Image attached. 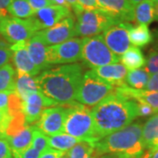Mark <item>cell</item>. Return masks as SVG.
<instances>
[{
    "label": "cell",
    "instance_id": "9a60e30c",
    "mask_svg": "<svg viewBox=\"0 0 158 158\" xmlns=\"http://www.w3.org/2000/svg\"><path fill=\"white\" fill-rule=\"evenodd\" d=\"M11 49L12 51V61L17 72L27 74L31 77L39 75L41 72L29 56L27 42L11 45Z\"/></svg>",
    "mask_w": 158,
    "mask_h": 158
},
{
    "label": "cell",
    "instance_id": "ab89813d",
    "mask_svg": "<svg viewBox=\"0 0 158 158\" xmlns=\"http://www.w3.org/2000/svg\"><path fill=\"white\" fill-rule=\"evenodd\" d=\"M145 90L149 91H158V73L153 74L150 76Z\"/></svg>",
    "mask_w": 158,
    "mask_h": 158
},
{
    "label": "cell",
    "instance_id": "83f0119b",
    "mask_svg": "<svg viewBox=\"0 0 158 158\" xmlns=\"http://www.w3.org/2000/svg\"><path fill=\"white\" fill-rule=\"evenodd\" d=\"M150 75L144 69H138L135 70H129L126 77V84L131 88L142 90L145 89Z\"/></svg>",
    "mask_w": 158,
    "mask_h": 158
},
{
    "label": "cell",
    "instance_id": "f546056e",
    "mask_svg": "<svg viewBox=\"0 0 158 158\" xmlns=\"http://www.w3.org/2000/svg\"><path fill=\"white\" fill-rule=\"evenodd\" d=\"M69 158H93L95 156V142L80 141L69 151Z\"/></svg>",
    "mask_w": 158,
    "mask_h": 158
},
{
    "label": "cell",
    "instance_id": "681fc988",
    "mask_svg": "<svg viewBox=\"0 0 158 158\" xmlns=\"http://www.w3.org/2000/svg\"><path fill=\"white\" fill-rule=\"evenodd\" d=\"M150 158H158V149H156V151H154L151 155Z\"/></svg>",
    "mask_w": 158,
    "mask_h": 158
},
{
    "label": "cell",
    "instance_id": "484cf974",
    "mask_svg": "<svg viewBox=\"0 0 158 158\" xmlns=\"http://www.w3.org/2000/svg\"><path fill=\"white\" fill-rule=\"evenodd\" d=\"M80 140L75 138L73 136L69 135L67 134H58L55 135L48 137V145L51 148L62 151V152H68L72 148L78 143Z\"/></svg>",
    "mask_w": 158,
    "mask_h": 158
},
{
    "label": "cell",
    "instance_id": "6da1fadb",
    "mask_svg": "<svg viewBox=\"0 0 158 158\" xmlns=\"http://www.w3.org/2000/svg\"><path fill=\"white\" fill-rule=\"evenodd\" d=\"M94 138H102L122 129L137 117V102L114 91L91 109Z\"/></svg>",
    "mask_w": 158,
    "mask_h": 158
},
{
    "label": "cell",
    "instance_id": "d4e9b609",
    "mask_svg": "<svg viewBox=\"0 0 158 158\" xmlns=\"http://www.w3.org/2000/svg\"><path fill=\"white\" fill-rule=\"evenodd\" d=\"M155 4L152 0H144L135 6V21L136 23L148 25L156 20Z\"/></svg>",
    "mask_w": 158,
    "mask_h": 158
},
{
    "label": "cell",
    "instance_id": "ffe728a7",
    "mask_svg": "<svg viewBox=\"0 0 158 158\" xmlns=\"http://www.w3.org/2000/svg\"><path fill=\"white\" fill-rule=\"evenodd\" d=\"M142 141L146 150L158 149V113L153 114L142 127Z\"/></svg>",
    "mask_w": 158,
    "mask_h": 158
},
{
    "label": "cell",
    "instance_id": "b9f144b4",
    "mask_svg": "<svg viewBox=\"0 0 158 158\" xmlns=\"http://www.w3.org/2000/svg\"><path fill=\"white\" fill-rule=\"evenodd\" d=\"M63 154H64V152H62V151L56 150V149H53V148H49L47 151L42 153L40 155V158H61Z\"/></svg>",
    "mask_w": 158,
    "mask_h": 158
},
{
    "label": "cell",
    "instance_id": "c3c4849f",
    "mask_svg": "<svg viewBox=\"0 0 158 158\" xmlns=\"http://www.w3.org/2000/svg\"><path fill=\"white\" fill-rule=\"evenodd\" d=\"M130 2H131V4L133 5L134 6H135L136 5H138L139 3H141L142 1H144V0H129Z\"/></svg>",
    "mask_w": 158,
    "mask_h": 158
},
{
    "label": "cell",
    "instance_id": "44dd1931",
    "mask_svg": "<svg viewBox=\"0 0 158 158\" xmlns=\"http://www.w3.org/2000/svg\"><path fill=\"white\" fill-rule=\"evenodd\" d=\"M34 125L27 126L23 130L15 134L14 135L8 136L4 138L9 144L11 148V152L16 151H21L31 146L33 137H34V132L35 130Z\"/></svg>",
    "mask_w": 158,
    "mask_h": 158
},
{
    "label": "cell",
    "instance_id": "52a82bcc",
    "mask_svg": "<svg viewBox=\"0 0 158 158\" xmlns=\"http://www.w3.org/2000/svg\"><path fill=\"white\" fill-rule=\"evenodd\" d=\"M37 32L38 29L30 18L23 19L8 16L3 18L0 23V35L12 45L27 42Z\"/></svg>",
    "mask_w": 158,
    "mask_h": 158
},
{
    "label": "cell",
    "instance_id": "11a10c76",
    "mask_svg": "<svg viewBox=\"0 0 158 158\" xmlns=\"http://www.w3.org/2000/svg\"><path fill=\"white\" fill-rule=\"evenodd\" d=\"M7 158H14L13 157V156H12V155H11V156H8V157Z\"/></svg>",
    "mask_w": 158,
    "mask_h": 158
},
{
    "label": "cell",
    "instance_id": "30bf717a",
    "mask_svg": "<svg viewBox=\"0 0 158 158\" xmlns=\"http://www.w3.org/2000/svg\"><path fill=\"white\" fill-rule=\"evenodd\" d=\"M75 23L73 16H69L50 28L37 32L35 35L46 46L58 45L76 36Z\"/></svg>",
    "mask_w": 158,
    "mask_h": 158
},
{
    "label": "cell",
    "instance_id": "8992f818",
    "mask_svg": "<svg viewBox=\"0 0 158 158\" xmlns=\"http://www.w3.org/2000/svg\"><path fill=\"white\" fill-rule=\"evenodd\" d=\"M83 39L82 60L91 69L118 63L119 62V56L110 50L102 34Z\"/></svg>",
    "mask_w": 158,
    "mask_h": 158
},
{
    "label": "cell",
    "instance_id": "2e32d148",
    "mask_svg": "<svg viewBox=\"0 0 158 158\" xmlns=\"http://www.w3.org/2000/svg\"><path fill=\"white\" fill-rule=\"evenodd\" d=\"M91 71L102 80L115 87L127 85L126 77L127 69L121 63H113L98 68L91 69Z\"/></svg>",
    "mask_w": 158,
    "mask_h": 158
},
{
    "label": "cell",
    "instance_id": "9f6ffc18",
    "mask_svg": "<svg viewBox=\"0 0 158 158\" xmlns=\"http://www.w3.org/2000/svg\"><path fill=\"white\" fill-rule=\"evenodd\" d=\"M2 19H3V18H1V17H0V23H1V20H2Z\"/></svg>",
    "mask_w": 158,
    "mask_h": 158
},
{
    "label": "cell",
    "instance_id": "d6986e66",
    "mask_svg": "<svg viewBox=\"0 0 158 158\" xmlns=\"http://www.w3.org/2000/svg\"><path fill=\"white\" fill-rule=\"evenodd\" d=\"M29 56L38 68L42 71L48 69L51 65L47 61V46L40 40L34 35L27 42Z\"/></svg>",
    "mask_w": 158,
    "mask_h": 158
},
{
    "label": "cell",
    "instance_id": "6f0895ef",
    "mask_svg": "<svg viewBox=\"0 0 158 158\" xmlns=\"http://www.w3.org/2000/svg\"><path fill=\"white\" fill-rule=\"evenodd\" d=\"M156 41H158V36H157V40H156Z\"/></svg>",
    "mask_w": 158,
    "mask_h": 158
},
{
    "label": "cell",
    "instance_id": "7c38bea8",
    "mask_svg": "<svg viewBox=\"0 0 158 158\" xmlns=\"http://www.w3.org/2000/svg\"><path fill=\"white\" fill-rule=\"evenodd\" d=\"M69 16H73L70 8L53 5L36 11L30 19L33 20L39 32L50 28Z\"/></svg>",
    "mask_w": 158,
    "mask_h": 158
},
{
    "label": "cell",
    "instance_id": "5bb4252c",
    "mask_svg": "<svg viewBox=\"0 0 158 158\" xmlns=\"http://www.w3.org/2000/svg\"><path fill=\"white\" fill-rule=\"evenodd\" d=\"M100 10L115 18L119 23L135 21V6L129 0H97Z\"/></svg>",
    "mask_w": 158,
    "mask_h": 158
},
{
    "label": "cell",
    "instance_id": "e575fe53",
    "mask_svg": "<svg viewBox=\"0 0 158 158\" xmlns=\"http://www.w3.org/2000/svg\"><path fill=\"white\" fill-rule=\"evenodd\" d=\"M10 120H11V116L9 113L0 110V138L4 137V135H6Z\"/></svg>",
    "mask_w": 158,
    "mask_h": 158
},
{
    "label": "cell",
    "instance_id": "4dcf8cb0",
    "mask_svg": "<svg viewBox=\"0 0 158 158\" xmlns=\"http://www.w3.org/2000/svg\"><path fill=\"white\" fill-rule=\"evenodd\" d=\"M144 66V69L150 76L158 73V41H156V43L148 51Z\"/></svg>",
    "mask_w": 158,
    "mask_h": 158
},
{
    "label": "cell",
    "instance_id": "e0dca14e",
    "mask_svg": "<svg viewBox=\"0 0 158 158\" xmlns=\"http://www.w3.org/2000/svg\"><path fill=\"white\" fill-rule=\"evenodd\" d=\"M77 22L84 23L90 25L101 29L103 32L106 31L111 27L119 24L118 20L101 10H94V11H84L77 15Z\"/></svg>",
    "mask_w": 158,
    "mask_h": 158
},
{
    "label": "cell",
    "instance_id": "ee69618b",
    "mask_svg": "<svg viewBox=\"0 0 158 158\" xmlns=\"http://www.w3.org/2000/svg\"><path fill=\"white\" fill-rule=\"evenodd\" d=\"M67 2L70 6L71 10L73 11L75 15H77L79 13H81L82 11H85L83 9V7L80 6V4L78 3V0H67Z\"/></svg>",
    "mask_w": 158,
    "mask_h": 158
},
{
    "label": "cell",
    "instance_id": "f6af8a7d",
    "mask_svg": "<svg viewBox=\"0 0 158 158\" xmlns=\"http://www.w3.org/2000/svg\"><path fill=\"white\" fill-rule=\"evenodd\" d=\"M98 158H131L125 155H119V154H108V155H104Z\"/></svg>",
    "mask_w": 158,
    "mask_h": 158
},
{
    "label": "cell",
    "instance_id": "836d02e7",
    "mask_svg": "<svg viewBox=\"0 0 158 158\" xmlns=\"http://www.w3.org/2000/svg\"><path fill=\"white\" fill-rule=\"evenodd\" d=\"M11 155L14 158H40L41 154L34 148L30 146L21 151L11 152Z\"/></svg>",
    "mask_w": 158,
    "mask_h": 158
},
{
    "label": "cell",
    "instance_id": "4316f807",
    "mask_svg": "<svg viewBox=\"0 0 158 158\" xmlns=\"http://www.w3.org/2000/svg\"><path fill=\"white\" fill-rule=\"evenodd\" d=\"M7 11L11 17L23 19H29L35 13V11L29 5L27 0H12Z\"/></svg>",
    "mask_w": 158,
    "mask_h": 158
},
{
    "label": "cell",
    "instance_id": "ac0fdd59",
    "mask_svg": "<svg viewBox=\"0 0 158 158\" xmlns=\"http://www.w3.org/2000/svg\"><path fill=\"white\" fill-rule=\"evenodd\" d=\"M115 91L121 96L132 99L137 103L146 104L158 113V91H149L146 90H137L127 85L116 87Z\"/></svg>",
    "mask_w": 158,
    "mask_h": 158
},
{
    "label": "cell",
    "instance_id": "d6a6232c",
    "mask_svg": "<svg viewBox=\"0 0 158 158\" xmlns=\"http://www.w3.org/2000/svg\"><path fill=\"white\" fill-rule=\"evenodd\" d=\"M12 59L11 45L4 39H0V68L4 67Z\"/></svg>",
    "mask_w": 158,
    "mask_h": 158
},
{
    "label": "cell",
    "instance_id": "f907efd6",
    "mask_svg": "<svg viewBox=\"0 0 158 158\" xmlns=\"http://www.w3.org/2000/svg\"><path fill=\"white\" fill-rule=\"evenodd\" d=\"M155 14H156V20H158V5L155 6Z\"/></svg>",
    "mask_w": 158,
    "mask_h": 158
},
{
    "label": "cell",
    "instance_id": "277c9868",
    "mask_svg": "<svg viewBox=\"0 0 158 158\" xmlns=\"http://www.w3.org/2000/svg\"><path fill=\"white\" fill-rule=\"evenodd\" d=\"M68 114L64 123V132L80 141H94V126L91 109L78 102L67 104Z\"/></svg>",
    "mask_w": 158,
    "mask_h": 158
},
{
    "label": "cell",
    "instance_id": "74e56055",
    "mask_svg": "<svg viewBox=\"0 0 158 158\" xmlns=\"http://www.w3.org/2000/svg\"><path fill=\"white\" fill-rule=\"evenodd\" d=\"M78 3L85 11L100 10V7L98 6L97 0H78Z\"/></svg>",
    "mask_w": 158,
    "mask_h": 158
},
{
    "label": "cell",
    "instance_id": "bcb514c9",
    "mask_svg": "<svg viewBox=\"0 0 158 158\" xmlns=\"http://www.w3.org/2000/svg\"><path fill=\"white\" fill-rule=\"evenodd\" d=\"M53 5H56V6H61L67 7V8H70V6L68 4L67 0H51ZM71 9V8H70Z\"/></svg>",
    "mask_w": 158,
    "mask_h": 158
},
{
    "label": "cell",
    "instance_id": "60d3db41",
    "mask_svg": "<svg viewBox=\"0 0 158 158\" xmlns=\"http://www.w3.org/2000/svg\"><path fill=\"white\" fill-rule=\"evenodd\" d=\"M11 93V92H9V91H0V110L8 112L9 96Z\"/></svg>",
    "mask_w": 158,
    "mask_h": 158
},
{
    "label": "cell",
    "instance_id": "f35d334b",
    "mask_svg": "<svg viewBox=\"0 0 158 158\" xmlns=\"http://www.w3.org/2000/svg\"><path fill=\"white\" fill-rule=\"evenodd\" d=\"M11 156V149L8 142L0 138V158H7Z\"/></svg>",
    "mask_w": 158,
    "mask_h": 158
},
{
    "label": "cell",
    "instance_id": "cb8c5ba5",
    "mask_svg": "<svg viewBox=\"0 0 158 158\" xmlns=\"http://www.w3.org/2000/svg\"><path fill=\"white\" fill-rule=\"evenodd\" d=\"M119 61L122 62L127 69L135 70L143 67L146 63V58L140 48L130 47L124 54L119 57Z\"/></svg>",
    "mask_w": 158,
    "mask_h": 158
},
{
    "label": "cell",
    "instance_id": "7402d4cb",
    "mask_svg": "<svg viewBox=\"0 0 158 158\" xmlns=\"http://www.w3.org/2000/svg\"><path fill=\"white\" fill-rule=\"evenodd\" d=\"M128 37L130 43L137 48L148 45L154 40V36L148 27L143 24H140L138 26H132L128 30Z\"/></svg>",
    "mask_w": 158,
    "mask_h": 158
},
{
    "label": "cell",
    "instance_id": "1f68e13d",
    "mask_svg": "<svg viewBox=\"0 0 158 158\" xmlns=\"http://www.w3.org/2000/svg\"><path fill=\"white\" fill-rule=\"evenodd\" d=\"M31 146L34 148L36 150H38L40 154L51 148L48 145V137L36 128L34 132V137Z\"/></svg>",
    "mask_w": 158,
    "mask_h": 158
},
{
    "label": "cell",
    "instance_id": "db71d44e",
    "mask_svg": "<svg viewBox=\"0 0 158 158\" xmlns=\"http://www.w3.org/2000/svg\"><path fill=\"white\" fill-rule=\"evenodd\" d=\"M98 157H99V156H96V154H95V156H94V157H93V158H98Z\"/></svg>",
    "mask_w": 158,
    "mask_h": 158
},
{
    "label": "cell",
    "instance_id": "7dc6e473",
    "mask_svg": "<svg viewBox=\"0 0 158 158\" xmlns=\"http://www.w3.org/2000/svg\"><path fill=\"white\" fill-rule=\"evenodd\" d=\"M151 155H152V153L150 152V151L146 150V151H145V153H144V155H143V156H142L141 158H150Z\"/></svg>",
    "mask_w": 158,
    "mask_h": 158
},
{
    "label": "cell",
    "instance_id": "3957f363",
    "mask_svg": "<svg viewBox=\"0 0 158 158\" xmlns=\"http://www.w3.org/2000/svg\"><path fill=\"white\" fill-rule=\"evenodd\" d=\"M142 127L141 122L131 123L96 141V156L119 154L131 158H141L146 151L142 141Z\"/></svg>",
    "mask_w": 158,
    "mask_h": 158
},
{
    "label": "cell",
    "instance_id": "f5cc1de1",
    "mask_svg": "<svg viewBox=\"0 0 158 158\" xmlns=\"http://www.w3.org/2000/svg\"><path fill=\"white\" fill-rule=\"evenodd\" d=\"M153 3L155 4V6H157L158 5V0H152Z\"/></svg>",
    "mask_w": 158,
    "mask_h": 158
},
{
    "label": "cell",
    "instance_id": "9c48e42d",
    "mask_svg": "<svg viewBox=\"0 0 158 158\" xmlns=\"http://www.w3.org/2000/svg\"><path fill=\"white\" fill-rule=\"evenodd\" d=\"M67 114V104L46 108L34 126L36 129L43 133L45 135L52 136L62 134L64 133V123Z\"/></svg>",
    "mask_w": 158,
    "mask_h": 158
},
{
    "label": "cell",
    "instance_id": "4fadbf2b",
    "mask_svg": "<svg viewBox=\"0 0 158 158\" xmlns=\"http://www.w3.org/2000/svg\"><path fill=\"white\" fill-rule=\"evenodd\" d=\"M60 106L42 94L40 90L34 92L22 101V112L27 124L34 125L40 118L46 108Z\"/></svg>",
    "mask_w": 158,
    "mask_h": 158
},
{
    "label": "cell",
    "instance_id": "603a6c76",
    "mask_svg": "<svg viewBox=\"0 0 158 158\" xmlns=\"http://www.w3.org/2000/svg\"><path fill=\"white\" fill-rule=\"evenodd\" d=\"M38 90H39L35 82V78L27 74L17 72V77L15 82V92L22 101Z\"/></svg>",
    "mask_w": 158,
    "mask_h": 158
},
{
    "label": "cell",
    "instance_id": "d590c367",
    "mask_svg": "<svg viewBox=\"0 0 158 158\" xmlns=\"http://www.w3.org/2000/svg\"><path fill=\"white\" fill-rule=\"evenodd\" d=\"M137 112H138V117H146L156 113L151 106L141 103H137Z\"/></svg>",
    "mask_w": 158,
    "mask_h": 158
},
{
    "label": "cell",
    "instance_id": "7a4b0ae2",
    "mask_svg": "<svg viewBox=\"0 0 158 158\" xmlns=\"http://www.w3.org/2000/svg\"><path fill=\"white\" fill-rule=\"evenodd\" d=\"M83 66L79 63L63 64L42 71L35 78L38 90L58 105L75 101L84 77Z\"/></svg>",
    "mask_w": 158,
    "mask_h": 158
},
{
    "label": "cell",
    "instance_id": "7bdbcfd3",
    "mask_svg": "<svg viewBox=\"0 0 158 158\" xmlns=\"http://www.w3.org/2000/svg\"><path fill=\"white\" fill-rule=\"evenodd\" d=\"M12 0H0V17H8V7Z\"/></svg>",
    "mask_w": 158,
    "mask_h": 158
},
{
    "label": "cell",
    "instance_id": "816d5d0a",
    "mask_svg": "<svg viewBox=\"0 0 158 158\" xmlns=\"http://www.w3.org/2000/svg\"><path fill=\"white\" fill-rule=\"evenodd\" d=\"M61 158H69V151L68 152H64V154L62 155V156Z\"/></svg>",
    "mask_w": 158,
    "mask_h": 158
},
{
    "label": "cell",
    "instance_id": "8fae6325",
    "mask_svg": "<svg viewBox=\"0 0 158 158\" xmlns=\"http://www.w3.org/2000/svg\"><path fill=\"white\" fill-rule=\"evenodd\" d=\"M133 25L130 23H119L105 31L102 36L110 50L118 56H121L130 48L128 30Z\"/></svg>",
    "mask_w": 158,
    "mask_h": 158
},
{
    "label": "cell",
    "instance_id": "5b68a950",
    "mask_svg": "<svg viewBox=\"0 0 158 158\" xmlns=\"http://www.w3.org/2000/svg\"><path fill=\"white\" fill-rule=\"evenodd\" d=\"M116 87L97 77L91 70L84 74L75 101L85 106H95L115 91Z\"/></svg>",
    "mask_w": 158,
    "mask_h": 158
},
{
    "label": "cell",
    "instance_id": "f1b7e54d",
    "mask_svg": "<svg viewBox=\"0 0 158 158\" xmlns=\"http://www.w3.org/2000/svg\"><path fill=\"white\" fill-rule=\"evenodd\" d=\"M16 71L11 64L0 68V91L15 92Z\"/></svg>",
    "mask_w": 158,
    "mask_h": 158
},
{
    "label": "cell",
    "instance_id": "ba28073f",
    "mask_svg": "<svg viewBox=\"0 0 158 158\" xmlns=\"http://www.w3.org/2000/svg\"><path fill=\"white\" fill-rule=\"evenodd\" d=\"M84 39L72 38L61 44L47 48V61L52 64H69L82 59Z\"/></svg>",
    "mask_w": 158,
    "mask_h": 158
},
{
    "label": "cell",
    "instance_id": "8d00e7d4",
    "mask_svg": "<svg viewBox=\"0 0 158 158\" xmlns=\"http://www.w3.org/2000/svg\"><path fill=\"white\" fill-rule=\"evenodd\" d=\"M27 2L35 11L48 6H53L51 0H27Z\"/></svg>",
    "mask_w": 158,
    "mask_h": 158
}]
</instances>
